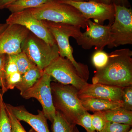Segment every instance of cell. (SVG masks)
<instances>
[{
	"instance_id": "36",
	"label": "cell",
	"mask_w": 132,
	"mask_h": 132,
	"mask_svg": "<svg viewBox=\"0 0 132 132\" xmlns=\"http://www.w3.org/2000/svg\"><path fill=\"white\" fill-rule=\"evenodd\" d=\"M72 1H77V2H84V1H85V0H72Z\"/></svg>"
},
{
	"instance_id": "34",
	"label": "cell",
	"mask_w": 132,
	"mask_h": 132,
	"mask_svg": "<svg viewBox=\"0 0 132 132\" xmlns=\"http://www.w3.org/2000/svg\"><path fill=\"white\" fill-rule=\"evenodd\" d=\"M88 1H94L105 4H111L109 0H88Z\"/></svg>"
},
{
	"instance_id": "30",
	"label": "cell",
	"mask_w": 132,
	"mask_h": 132,
	"mask_svg": "<svg viewBox=\"0 0 132 132\" xmlns=\"http://www.w3.org/2000/svg\"><path fill=\"white\" fill-rule=\"evenodd\" d=\"M18 71V68L15 62L9 55H7L5 66V76Z\"/></svg>"
},
{
	"instance_id": "5",
	"label": "cell",
	"mask_w": 132,
	"mask_h": 132,
	"mask_svg": "<svg viewBox=\"0 0 132 132\" xmlns=\"http://www.w3.org/2000/svg\"><path fill=\"white\" fill-rule=\"evenodd\" d=\"M22 52L42 70L60 56L57 44L52 45L29 31L21 45Z\"/></svg>"
},
{
	"instance_id": "38",
	"label": "cell",
	"mask_w": 132,
	"mask_h": 132,
	"mask_svg": "<svg viewBox=\"0 0 132 132\" xmlns=\"http://www.w3.org/2000/svg\"><path fill=\"white\" fill-rule=\"evenodd\" d=\"M128 132H132V128H131V129H130V130Z\"/></svg>"
},
{
	"instance_id": "32",
	"label": "cell",
	"mask_w": 132,
	"mask_h": 132,
	"mask_svg": "<svg viewBox=\"0 0 132 132\" xmlns=\"http://www.w3.org/2000/svg\"><path fill=\"white\" fill-rule=\"evenodd\" d=\"M16 1V0H0V9L7 8L10 5Z\"/></svg>"
},
{
	"instance_id": "14",
	"label": "cell",
	"mask_w": 132,
	"mask_h": 132,
	"mask_svg": "<svg viewBox=\"0 0 132 132\" xmlns=\"http://www.w3.org/2000/svg\"><path fill=\"white\" fill-rule=\"evenodd\" d=\"M5 107L20 121L27 123L36 132H50L47 119L42 111L38 110L36 115L30 113L24 106H14L5 103Z\"/></svg>"
},
{
	"instance_id": "37",
	"label": "cell",
	"mask_w": 132,
	"mask_h": 132,
	"mask_svg": "<svg viewBox=\"0 0 132 132\" xmlns=\"http://www.w3.org/2000/svg\"><path fill=\"white\" fill-rule=\"evenodd\" d=\"M76 132H80V131H79V130H78V128L77 127H76Z\"/></svg>"
},
{
	"instance_id": "25",
	"label": "cell",
	"mask_w": 132,
	"mask_h": 132,
	"mask_svg": "<svg viewBox=\"0 0 132 132\" xmlns=\"http://www.w3.org/2000/svg\"><path fill=\"white\" fill-rule=\"evenodd\" d=\"M92 116L87 111H86L78 119L76 125H79L84 128L87 132H96L92 125Z\"/></svg>"
},
{
	"instance_id": "31",
	"label": "cell",
	"mask_w": 132,
	"mask_h": 132,
	"mask_svg": "<svg viewBox=\"0 0 132 132\" xmlns=\"http://www.w3.org/2000/svg\"><path fill=\"white\" fill-rule=\"evenodd\" d=\"M109 1L111 4L128 8L131 7V5L128 0H109Z\"/></svg>"
},
{
	"instance_id": "29",
	"label": "cell",
	"mask_w": 132,
	"mask_h": 132,
	"mask_svg": "<svg viewBox=\"0 0 132 132\" xmlns=\"http://www.w3.org/2000/svg\"><path fill=\"white\" fill-rule=\"evenodd\" d=\"M12 125V132H27L19 120L6 107Z\"/></svg>"
},
{
	"instance_id": "13",
	"label": "cell",
	"mask_w": 132,
	"mask_h": 132,
	"mask_svg": "<svg viewBox=\"0 0 132 132\" xmlns=\"http://www.w3.org/2000/svg\"><path fill=\"white\" fill-rule=\"evenodd\" d=\"M123 88L101 84H89L79 91L80 99L95 98L114 101H122Z\"/></svg>"
},
{
	"instance_id": "27",
	"label": "cell",
	"mask_w": 132,
	"mask_h": 132,
	"mask_svg": "<svg viewBox=\"0 0 132 132\" xmlns=\"http://www.w3.org/2000/svg\"><path fill=\"white\" fill-rule=\"evenodd\" d=\"M122 108L127 110H132V86L123 88L122 99Z\"/></svg>"
},
{
	"instance_id": "2",
	"label": "cell",
	"mask_w": 132,
	"mask_h": 132,
	"mask_svg": "<svg viewBox=\"0 0 132 132\" xmlns=\"http://www.w3.org/2000/svg\"><path fill=\"white\" fill-rule=\"evenodd\" d=\"M27 10L35 18L40 20L70 24L82 29H86L87 26V20L78 9L68 4L52 0L40 6Z\"/></svg>"
},
{
	"instance_id": "8",
	"label": "cell",
	"mask_w": 132,
	"mask_h": 132,
	"mask_svg": "<svg viewBox=\"0 0 132 132\" xmlns=\"http://www.w3.org/2000/svg\"><path fill=\"white\" fill-rule=\"evenodd\" d=\"M60 3L68 4L74 7L86 20L93 19L94 22L103 25L108 20L112 25L115 17V6L94 1H74L72 0H53Z\"/></svg>"
},
{
	"instance_id": "23",
	"label": "cell",
	"mask_w": 132,
	"mask_h": 132,
	"mask_svg": "<svg viewBox=\"0 0 132 132\" xmlns=\"http://www.w3.org/2000/svg\"><path fill=\"white\" fill-rule=\"evenodd\" d=\"M92 120L93 127L97 132L103 130L107 122L102 111L95 112L92 114Z\"/></svg>"
},
{
	"instance_id": "21",
	"label": "cell",
	"mask_w": 132,
	"mask_h": 132,
	"mask_svg": "<svg viewBox=\"0 0 132 132\" xmlns=\"http://www.w3.org/2000/svg\"><path fill=\"white\" fill-rule=\"evenodd\" d=\"M0 90V132H12V125Z\"/></svg>"
},
{
	"instance_id": "10",
	"label": "cell",
	"mask_w": 132,
	"mask_h": 132,
	"mask_svg": "<svg viewBox=\"0 0 132 132\" xmlns=\"http://www.w3.org/2000/svg\"><path fill=\"white\" fill-rule=\"evenodd\" d=\"M87 22L86 31L75 39L77 44L85 50L94 47L96 50H103L105 47L111 43V24L104 26L91 20H88Z\"/></svg>"
},
{
	"instance_id": "17",
	"label": "cell",
	"mask_w": 132,
	"mask_h": 132,
	"mask_svg": "<svg viewBox=\"0 0 132 132\" xmlns=\"http://www.w3.org/2000/svg\"><path fill=\"white\" fill-rule=\"evenodd\" d=\"M107 121L132 126V111L121 108L102 111Z\"/></svg>"
},
{
	"instance_id": "11",
	"label": "cell",
	"mask_w": 132,
	"mask_h": 132,
	"mask_svg": "<svg viewBox=\"0 0 132 132\" xmlns=\"http://www.w3.org/2000/svg\"><path fill=\"white\" fill-rule=\"evenodd\" d=\"M6 23L19 24L25 27L39 38L51 45L57 44L55 39L42 21L36 19L26 9L13 13L6 20Z\"/></svg>"
},
{
	"instance_id": "22",
	"label": "cell",
	"mask_w": 132,
	"mask_h": 132,
	"mask_svg": "<svg viewBox=\"0 0 132 132\" xmlns=\"http://www.w3.org/2000/svg\"><path fill=\"white\" fill-rule=\"evenodd\" d=\"M108 59V54L103 50H96L92 56V62L96 69H100L106 65Z\"/></svg>"
},
{
	"instance_id": "15",
	"label": "cell",
	"mask_w": 132,
	"mask_h": 132,
	"mask_svg": "<svg viewBox=\"0 0 132 132\" xmlns=\"http://www.w3.org/2000/svg\"><path fill=\"white\" fill-rule=\"evenodd\" d=\"M82 106L87 111L93 112L113 110L123 107L122 101H114L95 98L80 99Z\"/></svg>"
},
{
	"instance_id": "7",
	"label": "cell",
	"mask_w": 132,
	"mask_h": 132,
	"mask_svg": "<svg viewBox=\"0 0 132 132\" xmlns=\"http://www.w3.org/2000/svg\"><path fill=\"white\" fill-rule=\"evenodd\" d=\"M44 71L58 82L72 85L79 91L88 84L80 77L71 61L65 57L60 56L57 57L44 69Z\"/></svg>"
},
{
	"instance_id": "28",
	"label": "cell",
	"mask_w": 132,
	"mask_h": 132,
	"mask_svg": "<svg viewBox=\"0 0 132 132\" xmlns=\"http://www.w3.org/2000/svg\"><path fill=\"white\" fill-rule=\"evenodd\" d=\"M7 55L0 54V87L2 93L4 94L7 92L5 87V64L6 61Z\"/></svg>"
},
{
	"instance_id": "33",
	"label": "cell",
	"mask_w": 132,
	"mask_h": 132,
	"mask_svg": "<svg viewBox=\"0 0 132 132\" xmlns=\"http://www.w3.org/2000/svg\"><path fill=\"white\" fill-rule=\"evenodd\" d=\"M9 24L7 23H3V24H0V34L2 33L6 28L7 27Z\"/></svg>"
},
{
	"instance_id": "4",
	"label": "cell",
	"mask_w": 132,
	"mask_h": 132,
	"mask_svg": "<svg viewBox=\"0 0 132 132\" xmlns=\"http://www.w3.org/2000/svg\"><path fill=\"white\" fill-rule=\"evenodd\" d=\"M53 103L56 111L61 113L74 125L86 111L78 96L79 90L74 86L59 82H51Z\"/></svg>"
},
{
	"instance_id": "1",
	"label": "cell",
	"mask_w": 132,
	"mask_h": 132,
	"mask_svg": "<svg viewBox=\"0 0 132 132\" xmlns=\"http://www.w3.org/2000/svg\"><path fill=\"white\" fill-rule=\"evenodd\" d=\"M104 68L96 69L93 84L125 87L132 86V52L129 48L114 50L108 54Z\"/></svg>"
},
{
	"instance_id": "19",
	"label": "cell",
	"mask_w": 132,
	"mask_h": 132,
	"mask_svg": "<svg viewBox=\"0 0 132 132\" xmlns=\"http://www.w3.org/2000/svg\"><path fill=\"white\" fill-rule=\"evenodd\" d=\"M52 0H16L7 7L12 13H16L25 10L40 6Z\"/></svg>"
},
{
	"instance_id": "18",
	"label": "cell",
	"mask_w": 132,
	"mask_h": 132,
	"mask_svg": "<svg viewBox=\"0 0 132 132\" xmlns=\"http://www.w3.org/2000/svg\"><path fill=\"white\" fill-rule=\"evenodd\" d=\"M76 125L69 122L61 113L56 111L52 123V132H76Z\"/></svg>"
},
{
	"instance_id": "3",
	"label": "cell",
	"mask_w": 132,
	"mask_h": 132,
	"mask_svg": "<svg viewBox=\"0 0 132 132\" xmlns=\"http://www.w3.org/2000/svg\"><path fill=\"white\" fill-rule=\"evenodd\" d=\"M54 36L58 48L59 54L71 61L81 77L87 82L90 72L87 65L78 62L74 58L73 49L69 43V38L75 39L81 34L80 28L70 24L57 23L46 20H41Z\"/></svg>"
},
{
	"instance_id": "16",
	"label": "cell",
	"mask_w": 132,
	"mask_h": 132,
	"mask_svg": "<svg viewBox=\"0 0 132 132\" xmlns=\"http://www.w3.org/2000/svg\"><path fill=\"white\" fill-rule=\"evenodd\" d=\"M43 72L44 71L36 66L21 75L20 81L15 87L20 90L21 95L32 87L41 77Z\"/></svg>"
},
{
	"instance_id": "9",
	"label": "cell",
	"mask_w": 132,
	"mask_h": 132,
	"mask_svg": "<svg viewBox=\"0 0 132 132\" xmlns=\"http://www.w3.org/2000/svg\"><path fill=\"white\" fill-rule=\"evenodd\" d=\"M51 77L44 71L37 82L21 95L26 100L31 98L37 99L42 106L45 117L52 123L55 117L56 110L53 103Z\"/></svg>"
},
{
	"instance_id": "26",
	"label": "cell",
	"mask_w": 132,
	"mask_h": 132,
	"mask_svg": "<svg viewBox=\"0 0 132 132\" xmlns=\"http://www.w3.org/2000/svg\"><path fill=\"white\" fill-rule=\"evenodd\" d=\"M21 78V74L19 71L5 76V87L7 91L9 89H14L20 81Z\"/></svg>"
},
{
	"instance_id": "24",
	"label": "cell",
	"mask_w": 132,
	"mask_h": 132,
	"mask_svg": "<svg viewBox=\"0 0 132 132\" xmlns=\"http://www.w3.org/2000/svg\"><path fill=\"white\" fill-rule=\"evenodd\" d=\"M131 127L129 125L107 121L104 129L100 132H128Z\"/></svg>"
},
{
	"instance_id": "39",
	"label": "cell",
	"mask_w": 132,
	"mask_h": 132,
	"mask_svg": "<svg viewBox=\"0 0 132 132\" xmlns=\"http://www.w3.org/2000/svg\"><path fill=\"white\" fill-rule=\"evenodd\" d=\"M85 1H88V0H85Z\"/></svg>"
},
{
	"instance_id": "20",
	"label": "cell",
	"mask_w": 132,
	"mask_h": 132,
	"mask_svg": "<svg viewBox=\"0 0 132 132\" xmlns=\"http://www.w3.org/2000/svg\"><path fill=\"white\" fill-rule=\"evenodd\" d=\"M9 55L15 62L18 71L21 75L36 66L29 60L24 52H21L16 54Z\"/></svg>"
},
{
	"instance_id": "6",
	"label": "cell",
	"mask_w": 132,
	"mask_h": 132,
	"mask_svg": "<svg viewBox=\"0 0 132 132\" xmlns=\"http://www.w3.org/2000/svg\"><path fill=\"white\" fill-rule=\"evenodd\" d=\"M114 20L111 25V42L109 48L132 44V10L115 5Z\"/></svg>"
},
{
	"instance_id": "35",
	"label": "cell",
	"mask_w": 132,
	"mask_h": 132,
	"mask_svg": "<svg viewBox=\"0 0 132 132\" xmlns=\"http://www.w3.org/2000/svg\"><path fill=\"white\" fill-rule=\"evenodd\" d=\"M28 132H36L35 131V130H34V129H32V128H31V129H30V130H29V131Z\"/></svg>"
},
{
	"instance_id": "12",
	"label": "cell",
	"mask_w": 132,
	"mask_h": 132,
	"mask_svg": "<svg viewBox=\"0 0 132 132\" xmlns=\"http://www.w3.org/2000/svg\"><path fill=\"white\" fill-rule=\"evenodd\" d=\"M29 32L21 25H9L0 34V54L10 55L21 52L22 43Z\"/></svg>"
}]
</instances>
